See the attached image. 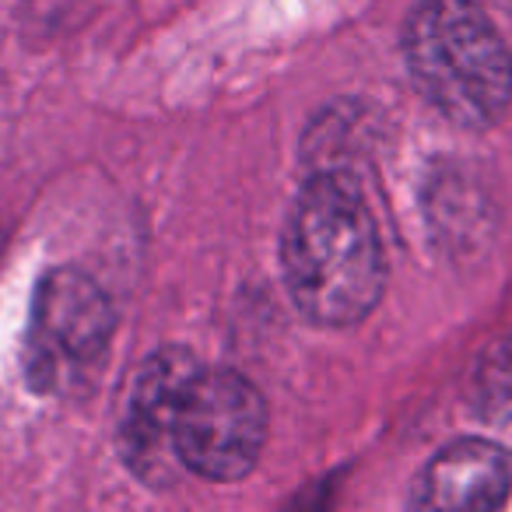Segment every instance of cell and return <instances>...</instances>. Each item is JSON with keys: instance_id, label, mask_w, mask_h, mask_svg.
Returning <instances> with one entry per match:
<instances>
[{"instance_id": "6", "label": "cell", "mask_w": 512, "mask_h": 512, "mask_svg": "<svg viewBox=\"0 0 512 512\" xmlns=\"http://www.w3.org/2000/svg\"><path fill=\"white\" fill-rule=\"evenodd\" d=\"M512 491V467L502 446L488 439H456L432 456L411 491L414 509L491 512Z\"/></svg>"}, {"instance_id": "4", "label": "cell", "mask_w": 512, "mask_h": 512, "mask_svg": "<svg viewBox=\"0 0 512 512\" xmlns=\"http://www.w3.org/2000/svg\"><path fill=\"white\" fill-rule=\"evenodd\" d=\"M267 442V400L246 376L200 365L183 386L172 446L183 470L207 481H239Z\"/></svg>"}, {"instance_id": "7", "label": "cell", "mask_w": 512, "mask_h": 512, "mask_svg": "<svg viewBox=\"0 0 512 512\" xmlns=\"http://www.w3.org/2000/svg\"><path fill=\"white\" fill-rule=\"evenodd\" d=\"M474 411L488 421H512V337L498 341L477 358L470 376Z\"/></svg>"}, {"instance_id": "3", "label": "cell", "mask_w": 512, "mask_h": 512, "mask_svg": "<svg viewBox=\"0 0 512 512\" xmlns=\"http://www.w3.org/2000/svg\"><path fill=\"white\" fill-rule=\"evenodd\" d=\"M116 330L109 295L78 267H57L36 288L25 337L29 386L50 397L81 390L102 365Z\"/></svg>"}, {"instance_id": "1", "label": "cell", "mask_w": 512, "mask_h": 512, "mask_svg": "<svg viewBox=\"0 0 512 512\" xmlns=\"http://www.w3.org/2000/svg\"><path fill=\"white\" fill-rule=\"evenodd\" d=\"M281 274L295 309L327 330L355 327L386 292V253L362 190L344 172H316L281 232Z\"/></svg>"}, {"instance_id": "2", "label": "cell", "mask_w": 512, "mask_h": 512, "mask_svg": "<svg viewBox=\"0 0 512 512\" xmlns=\"http://www.w3.org/2000/svg\"><path fill=\"white\" fill-rule=\"evenodd\" d=\"M418 92L467 130H484L512 102V53L474 0H421L404 29Z\"/></svg>"}, {"instance_id": "5", "label": "cell", "mask_w": 512, "mask_h": 512, "mask_svg": "<svg viewBox=\"0 0 512 512\" xmlns=\"http://www.w3.org/2000/svg\"><path fill=\"white\" fill-rule=\"evenodd\" d=\"M200 362L186 348H162L141 365L120 428V453L127 467L151 488H165L179 477L183 463L172 446V425L183 386Z\"/></svg>"}]
</instances>
